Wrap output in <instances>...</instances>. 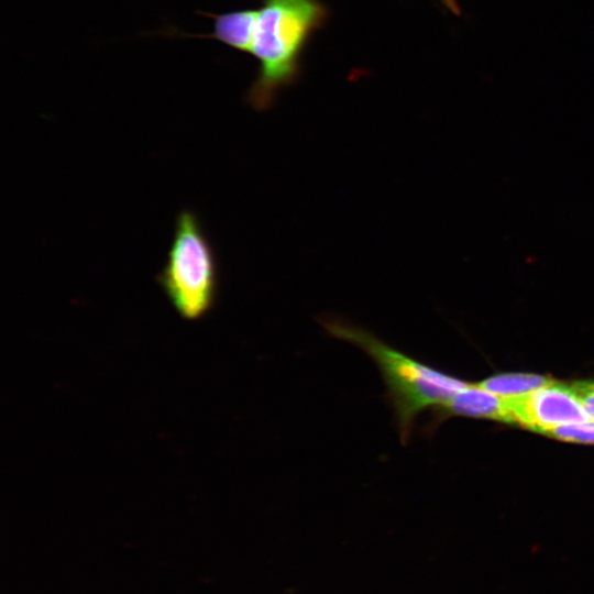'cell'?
<instances>
[{
  "mask_svg": "<svg viewBox=\"0 0 594 594\" xmlns=\"http://www.w3.org/2000/svg\"><path fill=\"white\" fill-rule=\"evenodd\" d=\"M327 18L319 0H261L250 53L258 63L246 94L250 106L268 109L282 89L298 79L304 51Z\"/></svg>",
  "mask_w": 594,
  "mask_h": 594,
  "instance_id": "obj_1",
  "label": "cell"
},
{
  "mask_svg": "<svg viewBox=\"0 0 594 594\" xmlns=\"http://www.w3.org/2000/svg\"><path fill=\"white\" fill-rule=\"evenodd\" d=\"M319 322L330 336L356 345L377 365L404 446L409 442L415 421L424 410L443 406L469 385L405 354L374 333L342 318L327 316Z\"/></svg>",
  "mask_w": 594,
  "mask_h": 594,
  "instance_id": "obj_2",
  "label": "cell"
},
{
  "mask_svg": "<svg viewBox=\"0 0 594 594\" xmlns=\"http://www.w3.org/2000/svg\"><path fill=\"white\" fill-rule=\"evenodd\" d=\"M156 282L185 319H198L215 305L218 261L196 212L184 209L177 215L167 260Z\"/></svg>",
  "mask_w": 594,
  "mask_h": 594,
  "instance_id": "obj_3",
  "label": "cell"
},
{
  "mask_svg": "<svg viewBox=\"0 0 594 594\" xmlns=\"http://www.w3.org/2000/svg\"><path fill=\"white\" fill-rule=\"evenodd\" d=\"M506 399L510 424L544 435L554 427L590 419L572 386L553 380L530 394Z\"/></svg>",
  "mask_w": 594,
  "mask_h": 594,
  "instance_id": "obj_4",
  "label": "cell"
},
{
  "mask_svg": "<svg viewBox=\"0 0 594 594\" xmlns=\"http://www.w3.org/2000/svg\"><path fill=\"white\" fill-rule=\"evenodd\" d=\"M450 416L490 418L510 424L507 399L482 388L477 384H469L443 406L436 408V418L429 424V429L432 425Z\"/></svg>",
  "mask_w": 594,
  "mask_h": 594,
  "instance_id": "obj_5",
  "label": "cell"
},
{
  "mask_svg": "<svg viewBox=\"0 0 594 594\" xmlns=\"http://www.w3.org/2000/svg\"><path fill=\"white\" fill-rule=\"evenodd\" d=\"M198 13L212 19L213 29L210 33L185 34L174 31L173 34L187 37L217 40L241 53H251L257 9H241L220 14L209 12Z\"/></svg>",
  "mask_w": 594,
  "mask_h": 594,
  "instance_id": "obj_6",
  "label": "cell"
},
{
  "mask_svg": "<svg viewBox=\"0 0 594 594\" xmlns=\"http://www.w3.org/2000/svg\"><path fill=\"white\" fill-rule=\"evenodd\" d=\"M552 380L530 373H503L493 375L477 385L504 398L525 396L549 384Z\"/></svg>",
  "mask_w": 594,
  "mask_h": 594,
  "instance_id": "obj_7",
  "label": "cell"
},
{
  "mask_svg": "<svg viewBox=\"0 0 594 594\" xmlns=\"http://www.w3.org/2000/svg\"><path fill=\"white\" fill-rule=\"evenodd\" d=\"M546 435L563 441L594 443V421L588 419L561 425Z\"/></svg>",
  "mask_w": 594,
  "mask_h": 594,
  "instance_id": "obj_8",
  "label": "cell"
},
{
  "mask_svg": "<svg viewBox=\"0 0 594 594\" xmlns=\"http://www.w3.org/2000/svg\"><path fill=\"white\" fill-rule=\"evenodd\" d=\"M571 386L587 417L594 421V381H576Z\"/></svg>",
  "mask_w": 594,
  "mask_h": 594,
  "instance_id": "obj_9",
  "label": "cell"
},
{
  "mask_svg": "<svg viewBox=\"0 0 594 594\" xmlns=\"http://www.w3.org/2000/svg\"><path fill=\"white\" fill-rule=\"evenodd\" d=\"M444 7L455 15L461 14V10L458 0H441Z\"/></svg>",
  "mask_w": 594,
  "mask_h": 594,
  "instance_id": "obj_10",
  "label": "cell"
}]
</instances>
